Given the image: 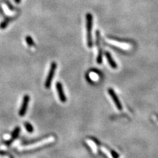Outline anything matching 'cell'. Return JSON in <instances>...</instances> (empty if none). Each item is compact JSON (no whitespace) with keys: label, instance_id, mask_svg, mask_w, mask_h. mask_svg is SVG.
I'll return each mask as SVG.
<instances>
[{"label":"cell","instance_id":"cell-9","mask_svg":"<svg viewBox=\"0 0 158 158\" xmlns=\"http://www.w3.org/2000/svg\"><path fill=\"white\" fill-rule=\"evenodd\" d=\"M19 132H20V128H19V127H16V128H15V130H14L11 139L9 140V142H7V144H9L11 143V142H12L13 140H15V139H16V138H17V136H18L19 134Z\"/></svg>","mask_w":158,"mask_h":158},{"label":"cell","instance_id":"cell-11","mask_svg":"<svg viewBox=\"0 0 158 158\" xmlns=\"http://www.w3.org/2000/svg\"><path fill=\"white\" fill-rule=\"evenodd\" d=\"M11 21V19H5V21H3V22L1 23L0 24V29H5V28H7V25L9 24V23Z\"/></svg>","mask_w":158,"mask_h":158},{"label":"cell","instance_id":"cell-16","mask_svg":"<svg viewBox=\"0 0 158 158\" xmlns=\"http://www.w3.org/2000/svg\"><path fill=\"white\" fill-rule=\"evenodd\" d=\"M157 119H158V115H157Z\"/></svg>","mask_w":158,"mask_h":158},{"label":"cell","instance_id":"cell-8","mask_svg":"<svg viewBox=\"0 0 158 158\" xmlns=\"http://www.w3.org/2000/svg\"><path fill=\"white\" fill-rule=\"evenodd\" d=\"M105 55H106V58H107V60H108L109 65H110L113 69H117V63H115V61L113 60V59L112 57V55H111L110 53H109V51H106Z\"/></svg>","mask_w":158,"mask_h":158},{"label":"cell","instance_id":"cell-7","mask_svg":"<svg viewBox=\"0 0 158 158\" xmlns=\"http://www.w3.org/2000/svg\"><path fill=\"white\" fill-rule=\"evenodd\" d=\"M54 138L53 137L49 138H46V139H44V140L40 141V142H38L37 144L33 145V146H29V147H25L24 149H25V150L34 149V148H36L37 147H38V146H43V145L49 143V142H52V141H54Z\"/></svg>","mask_w":158,"mask_h":158},{"label":"cell","instance_id":"cell-4","mask_svg":"<svg viewBox=\"0 0 158 158\" xmlns=\"http://www.w3.org/2000/svg\"><path fill=\"white\" fill-rule=\"evenodd\" d=\"M108 93H109V94L110 95L111 97L112 100H113V102L115 103L117 108L119 110H122V104H121L119 99L118 96L117 95V94H115V92H114L113 90L112 89V88H109V89H108Z\"/></svg>","mask_w":158,"mask_h":158},{"label":"cell","instance_id":"cell-5","mask_svg":"<svg viewBox=\"0 0 158 158\" xmlns=\"http://www.w3.org/2000/svg\"><path fill=\"white\" fill-rule=\"evenodd\" d=\"M29 100H30V97L28 95H25L23 98V101H22V106L21 107V109L19 110V115L21 117H23L25 115L27 112L28 106H29Z\"/></svg>","mask_w":158,"mask_h":158},{"label":"cell","instance_id":"cell-3","mask_svg":"<svg viewBox=\"0 0 158 158\" xmlns=\"http://www.w3.org/2000/svg\"><path fill=\"white\" fill-rule=\"evenodd\" d=\"M96 36V45L98 48V55L97 56V63L98 64H101L102 63V50L101 48V43H100V32L97 30L95 33Z\"/></svg>","mask_w":158,"mask_h":158},{"label":"cell","instance_id":"cell-12","mask_svg":"<svg viewBox=\"0 0 158 158\" xmlns=\"http://www.w3.org/2000/svg\"><path fill=\"white\" fill-rule=\"evenodd\" d=\"M24 126H25V128L27 131L30 133H32L33 130H34V128H33V127L31 124L29 123V122H25L24 123Z\"/></svg>","mask_w":158,"mask_h":158},{"label":"cell","instance_id":"cell-14","mask_svg":"<svg viewBox=\"0 0 158 158\" xmlns=\"http://www.w3.org/2000/svg\"><path fill=\"white\" fill-rule=\"evenodd\" d=\"M6 3H7V7H9V9H10L11 11L13 10V7L12 6V5L10 4V3H9L8 2H6Z\"/></svg>","mask_w":158,"mask_h":158},{"label":"cell","instance_id":"cell-1","mask_svg":"<svg viewBox=\"0 0 158 158\" xmlns=\"http://www.w3.org/2000/svg\"><path fill=\"white\" fill-rule=\"evenodd\" d=\"M86 36L87 45L89 48L93 46L92 36V30L93 26V16L91 13H87L86 15Z\"/></svg>","mask_w":158,"mask_h":158},{"label":"cell","instance_id":"cell-6","mask_svg":"<svg viewBox=\"0 0 158 158\" xmlns=\"http://www.w3.org/2000/svg\"><path fill=\"white\" fill-rule=\"evenodd\" d=\"M56 89H57V93H58L59 100H61V102L65 103L66 100H67V98H66V96L65 95L63 86H62V84H61V82H57V83H56Z\"/></svg>","mask_w":158,"mask_h":158},{"label":"cell","instance_id":"cell-15","mask_svg":"<svg viewBox=\"0 0 158 158\" xmlns=\"http://www.w3.org/2000/svg\"><path fill=\"white\" fill-rule=\"evenodd\" d=\"M21 2V0H15V2L16 3H20Z\"/></svg>","mask_w":158,"mask_h":158},{"label":"cell","instance_id":"cell-10","mask_svg":"<svg viewBox=\"0 0 158 158\" xmlns=\"http://www.w3.org/2000/svg\"><path fill=\"white\" fill-rule=\"evenodd\" d=\"M25 40L27 42V44L29 45V46H33L34 45V42L33 40V39L32 38L31 36H27L25 37Z\"/></svg>","mask_w":158,"mask_h":158},{"label":"cell","instance_id":"cell-2","mask_svg":"<svg viewBox=\"0 0 158 158\" xmlns=\"http://www.w3.org/2000/svg\"><path fill=\"white\" fill-rule=\"evenodd\" d=\"M57 68V64L55 62H52L50 66V69H49V73H48V76H47L46 80L45 82V86L46 88H49L50 87L51 84V82L54 78V75H55V70Z\"/></svg>","mask_w":158,"mask_h":158},{"label":"cell","instance_id":"cell-13","mask_svg":"<svg viewBox=\"0 0 158 158\" xmlns=\"http://www.w3.org/2000/svg\"><path fill=\"white\" fill-rule=\"evenodd\" d=\"M111 152V154L112 157L113 158H119V155L116 152H115L114 150H110Z\"/></svg>","mask_w":158,"mask_h":158}]
</instances>
